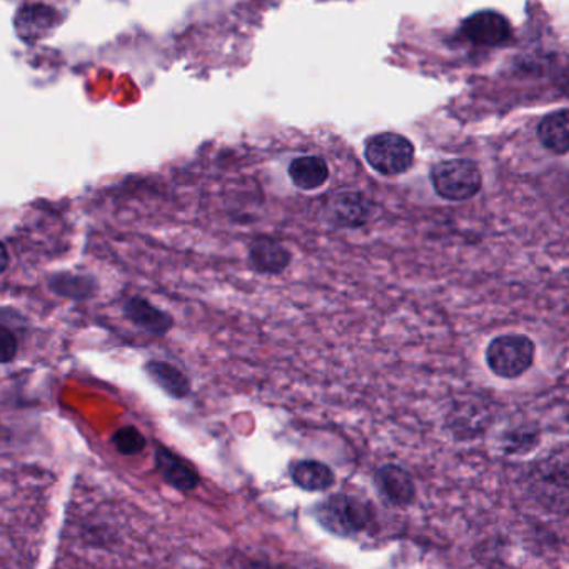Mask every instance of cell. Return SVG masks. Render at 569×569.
<instances>
[{
	"label": "cell",
	"instance_id": "obj_6",
	"mask_svg": "<svg viewBox=\"0 0 569 569\" xmlns=\"http://www.w3.org/2000/svg\"><path fill=\"white\" fill-rule=\"evenodd\" d=\"M462 35L481 47H500L511 39V24L496 11H480L461 25Z\"/></svg>",
	"mask_w": 569,
	"mask_h": 569
},
{
	"label": "cell",
	"instance_id": "obj_7",
	"mask_svg": "<svg viewBox=\"0 0 569 569\" xmlns=\"http://www.w3.org/2000/svg\"><path fill=\"white\" fill-rule=\"evenodd\" d=\"M370 216V199L358 190H341L326 206V219L339 229L361 228L366 225Z\"/></svg>",
	"mask_w": 569,
	"mask_h": 569
},
{
	"label": "cell",
	"instance_id": "obj_5",
	"mask_svg": "<svg viewBox=\"0 0 569 569\" xmlns=\"http://www.w3.org/2000/svg\"><path fill=\"white\" fill-rule=\"evenodd\" d=\"M12 22L19 41L35 45L63 24L64 15L59 9L48 4H24L18 9Z\"/></svg>",
	"mask_w": 569,
	"mask_h": 569
},
{
	"label": "cell",
	"instance_id": "obj_9",
	"mask_svg": "<svg viewBox=\"0 0 569 569\" xmlns=\"http://www.w3.org/2000/svg\"><path fill=\"white\" fill-rule=\"evenodd\" d=\"M122 315L131 325L149 335L164 336L174 326L173 316L167 310L154 306L151 300L141 296H131L122 304Z\"/></svg>",
	"mask_w": 569,
	"mask_h": 569
},
{
	"label": "cell",
	"instance_id": "obj_8",
	"mask_svg": "<svg viewBox=\"0 0 569 569\" xmlns=\"http://www.w3.org/2000/svg\"><path fill=\"white\" fill-rule=\"evenodd\" d=\"M293 254L283 242L259 236L249 244L248 263L254 273L263 276H280L289 267Z\"/></svg>",
	"mask_w": 569,
	"mask_h": 569
},
{
	"label": "cell",
	"instance_id": "obj_10",
	"mask_svg": "<svg viewBox=\"0 0 569 569\" xmlns=\"http://www.w3.org/2000/svg\"><path fill=\"white\" fill-rule=\"evenodd\" d=\"M155 468L163 480L176 490L193 491L199 484L196 468L166 446H157L155 449Z\"/></svg>",
	"mask_w": 569,
	"mask_h": 569
},
{
	"label": "cell",
	"instance_id": "obj_2",
	"mask_svg": "<svg viewBox=\"0 0 569 569\" xmlns=\"http://www.w3.org/2000/svg\"><path fill=\"white\" fill-rule=\"evenodd\" d=\"M535 342L526 336L507 335L493 339L488 346L486 361L490 370L504 380L523 376L535 361Z\"/></svg>",
	"mask_w": 569,
	"mask_h": 569
},
{
	"label": "cell",
	"instance_id": "obj_13",
	"mask_svg": "<svg viewBox=\"0 0 569 569\" xmlns=\"http://www.w3.org/2000/svg\"><path fill=\"white\" fill-rule=\"evenodd\" d=\"M289 473L294 484L306 491H325L331 488L336 481L331 468L315 459L294 462L291 464Z\"/></svg>",
	"mask_w": 569,
	"mask_h": 569
},
{
	"label": "cell",
	"instance_id": "obj_4",
	"mask_svg": "<svg viewBox=\"0 0 569 569\" xmlns=\"http://www.w3.org/2000/svg\"><path fill=\"white\" fill-rule=\"evenodd\" d=\"M431 183L442 199L468 200L480 193L483 177L471 161L451 160L441 161L433 167Z\"/></svg>",
	"mask_w": 569,
	"mask_h": 569
},
{
	"label": "cell",
	"instance_id": "obj_16",
	"mask_svg": "<svg viewBox=\"0 0 569 569\" xmlns=\"http://www.w3.org/2000/svg\"><path fill=\"white\" fill-rule=\"evenodd\" d=\"M48 289L66 299L86 300L96 296L97 281L84 274L61 273L48 280Z\"/></svg>",
	"mask_w": 569,
	"mask_h": 569
},
{
	"label": "cell",
	"instance_id": "obj_12",
	"mask_svg": "<svg viewBox=\"0 0 569 569\" xmlns=\"http://www.w3.org/2000/svg\"><path fill=\"white\" fill-rule=\"evenodd\" d=\"M377 490L394 506H406L416 496L413 478L400 466L386 464L376 471Z\"/></svg>",
	"mask_w": 569,
	"mask_h": 569
},
{
	"label": "cell",
	"instance_id": "obj_11",
	"mask_svg": "<svg viewBox=\"0 0 569 569\" xmlns=\"http://www.w3.org/2000/svg\"><path fill=\"white\" fill-rule=\"evenodd\" d=\"M287 176L296 189L304 193L321 189L329 180V166L321 155H300L291 161L287 167Z\"/></svg>",
	"mask_w": 569,
	"mask_h": 569
},
{
	"label": "cell",
	"instance_id": "obj_18",
	"mask_svg": "<svg viewBox=\"0 0 569 569\" xmlns=\"http://www.w3.org/2000/svg\"><path fill=\"white\" fill-rule=\"evenodd\" d=\"M0 348H2L0 351H2V362H4V364L14 361L19 351V341L18 338H15V332L9 329L6 322L2 325V328H0Z\"/></svg>",
	"mask_w": 569,
	"mask_h": 569
},
{
	"label": "cell",
	"instance_id": "obj_15",
	"mask_svg": "<svg viewBox=\"0 0 569 569\" xmlns=\"http://www.w3.org/2000/svg\"><path fill=\"white\" fill-rule=\"evenodd\" d=\"M538 138L555 154L569 152V109L551 112L538 125Z\"/></svg>",
	"mask_w": 569,
	"mask_h": 569
},
{
	"label": "cell",
	"instance_id": "obj_17",
	"mask_svg": "<svg viewBox=\"0 0 569 569\" xmlns=\"http://www.w3.org/2000/svg\"><path fill=\"white\" fill-rule=\"evenodd\" d=\"M112 445L116 446V449L121 455L134 456L144 451L145 438L134 426H125V428L119 429L116 433L114 438H112Z\"/></svg>",
	"mask_w": 569,
	"mask_h": 569
},
{
	"label": "cell",
	"instance_id": "obj_3",
	"mask_svg": "<svg viewBox=\"0 0 569 569\" xmlns=\"http://www.w3.org/2000/svg\"><path fill=\"white\" fill-rule=\"evenodd\" d=\"M364 157L376 173L400 176L414 163V145L409 139L396 132H381L368 139Z\"/></svg>",
	"mask_w": 569,
	"mask_h": 569
},
{
	"label": "cell",
	"instance_id": "obj_14",
	"mask_svg": "<svg viewBox=\"0 0 569 569\" xmlns=\"http://www.w3.org/2000/svg\"><path fill=\"white\" fill-rule=\"evenodd\" d=\"M151 380L154 381L161 390L166 391L169 396L183 400L190 393V383L186 374L174 366L171 362L160 361V359H152L145 364Z\"/></svg>",
	"mask_w": 569,
	"mask_h": 569
},
{
	"label": "cell",
	"instance_id": "obj_1",
	"mask_svg": "<svg viewBox=\"0 0 569 569\" xmlns=\"http://www.w3.org/2000/svg\"><path fill=\"white\" fill-rule=\"evenodd\" d=\"M319 525L338 536H355L374 522V510L366 501L349 494H335L315 507Z\"/></svg>",
	"mask_w": 569,
	"mask_h": 569
},
{
	"label": "cell",
	"instance_id": "obj_19",
	"mask_svg": "<svg viewBox=\"0 0 569 569\" xmlns=\"http://www.w3.org/2000/svg\"><path fill=\"white\" fill-rule=\"evenodd\" d=\"M2 252H4V264H2V273H6V270H8V259H9V252H8V248H6V244H4V248H2Z\"/></svg>",
	"mask_w": 569,
	"mask_h": 569
}]
</instances>
